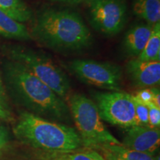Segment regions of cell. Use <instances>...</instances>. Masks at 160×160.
<instances>
[{
  "label": "cell",
  "instance_id": "6da1fadb",
  "mask_svg": "<svg viewBox=\"0 0 160 160\" xmlns=\"http://www.w3.org/2000/svg\"><path fill=\"white\" fill-rule=\"evenodd\" d=\"M6 93L33 114L71 125L72 118L66 101L25 66L8 59L2 65Z\"/></svg>",
  "mask_w": 160,
  "mask_h": 160
},
{
  "label": "cell",
  "instance_id": "7402d4cb",
  "mask_svg": "<svg viewBox=\"0 0 160 160\" xmlns=\"http://www.w3.org/2000/svg\"><path fill=\"white\" fill-rule=\"evenodd\" d=\"M13 120V115L10 111L7 102L0 97V121L11 122Z\"/></svg>",
  "mask_w": 160,
  "mask_h": 160
},
{
  "label": "cell",
  "instance_id": "ffe728a7",
  "mask_svg": "<svg viewBox=\"0 0 160 160\" xmlns=\"http://www.w3.org/2000/svg\"><path fill=\"white\" fill-rule=\"evenodd\" d=\"M11 144V137L8 130L0 124V159L8 151Z\"/></svg>",
  "mask_w": 160,
  "mask_h": 160
},
{
  "label": "cell",
  "instance_id": "cb8c5ba5",
  "mask_svg": "<svg viewBox=\"0 0 160 160\" xmlns=\"http://www.w3.org/2000/svg\"><path fill=\"white\" fill-rule=\"evenodd\" d=\"M51 1L53 2L72 4V5H75V4L85 2H89L90 0H51Z\"/></svg>",
  "mask_w": 160,
  "mask_h": 160
},
{
  "label": "cell",
  "instance_id": "484cf974",
  "mask_svg": "<svg viewBox=\"0 0 160 160\" xmlns=\"http://www.w3.org/2000/svg\"><path fill=\"white\" fill-rule=\"evenodd\" d=\"M97 151L98 153H99L102 157L105 158L106 160H122L119 159V158L114 157L113 155L111 154L110 153H108V152L104 151Z\"/></svg>",
  "mask_w": 160,
  "mask_h": 160
},
{
  "label": "cell",
  "instance_id": "d6986e66",
  "mask_svg": "<svg viewBox=\"0 0 160 160\" xmlns=\"http://www.w3.org/2000/svg\"><path fill=\"white\" fill-rule=\"evenodd\" d=\"M148 110V126L159 128L160 126V108L153 102L145 105Z\"/></svg>",
  "mask_w": 160,
  "mask_h": 160
},
{
  "label": "cell",
  "instance_id": "44dd1931",
  "mask_svg": "<svg viewBox=\"0 0 160 160\" xmlns=\"http://www.w3.org/2000/svg\"><path fill=\"white\" fill-rule=\"evenodd\" d=\"M133 97L140 102L145 104H148L153 101V92L151 88H142L139 89L136 93L133 95Z\"/></svg>",
  "mask_w": 160,
  "mask_h": 160
},
{
  "label": "cell",
  "instance_id": "5b68a950",
  "mask_svg": "<svg viewBox=\"0 0 160 160\" xmlns=\"http://www.w3.org/2000/svg\"><path fill=\"white\" fill-rule=\"evenodd\" d=\"M67 104L84 148L102 144L122 145L104 125L93 100L82 93H74L69 96Z\"/></svg>",
  "mask_w": 160,
  "mask_h": 160
},
{
  "label": "cell",
  "instance_id": "277c9868",
  "mask_svg": "<svg viewBox=\"0 0 160 160\" xmlns=\"http://www.w3.org/2000/svg\"><path fill=\"white\" fill-rule=\"evenodd\" d=\"M2 51L8 59L22 65L37 78L45 83L58 96L67 101L71 90L70 79L51 57L17 44H6Z\"/></svg>",
  "mask_w": 160,
  "mask_h": 160
},
{
  "label": "cell",
  "instance_id": "2e32d148",
  "mask_svg": "<svg viewBox=\"0 0 160 160\" xmlns=\"http://www.w3.org/2000/svg\"><path fill=\"white\" fill-rule=\"evenodd\" d=\"M0 10L22 23L33 17V11L23 0H0Z\"/></svg>",
  "mask_w": 160,
  "mask_h": 160
},
{
  "label": "cell",
  "instance_id": "e0dca14e",
  "mask_svg": "<svg viewBox=\"0 0 160 160\" xmlns=\"http://www.w3.org/2000/svg\"><path fill=\"white\" fill-rule=\"evenodd\" d=\"M137 59L147 62L160 61V22L153 26L151 34Z\"/></svg>",
  "mask_w": 160,
  "mask_h": 160
},
{
  "label": "cell",
  "instance_id": "3957f363",
  "mask_svg": "<svg viewBox=\"0 0 160 160\" xmlns=\"http://www.w3.org/2000/svg\"><path fill=\"white\" fill-rule=\"evenodd\" d=\"M13 131L20 142L33 150L70 152L84 148L74 128L46 119L27 111L20 112Z\"/></svg>",
  "mask_w": 160,
  "mask_h": 160
},
{
  "label": "cell",
  "instance_id": "52a82bcc",
  "mask_svg": "<svg viewBox=\"0 0 160 160\" xmlns=\"http://www.w3.org/2000/svg\"><path fill=\"white\" fill-rule=\"evenodd\" d=\"M100 117L112 125L128 129L136 125L133 95L122 91L93 93Z\"/></svg>",
  "mask_w": 160,
  "mask_h": 160
},
{
  "label": "cell",
  "instance_id": "7c38bea8",
  "mask_svg": "<svg viewBox=\"0 0 160 160\" xmlns=\"http://www.w3.org/2000/svg\"><path fill=\"white\" fill-rule=\"evenodd\" d=\"M102 158L99 153L89 148L70 152L33 150L31 153V160H102Z\"/></svg>",
  "mask_w": 160,
  "mask_h": 160
},
{
  "label": "cell",
  "instance_id": "5bb4252c",
  "mask_svg": "<svg viewBox=\"0 0 160 160\" xmlns=\"http://www.w3.org/2000/svg\"><path fill=\"white\" fill-rule=\"evenodd\" d=\"M95 151H104L110 153L114 157L122 160H159V155L157 157L148 153L132 150L124 147L122 145L116 144H102L89 148Z\"/></svg>",
  "mask_w": 160,
  "mask_h": 160
},
{
  "label": "cell",
  "instance_id": "8992f818",
  "mask_svg": "<svg viewBox=\"0 0 160 160\" xmlns=\"http://www.w3.org/2000/svg\"><path fill=\"white\" fill-rule=\"evenodd\" d=\"M63 66L83 83L110 91H121L123 73L117 64L76 59L63 63Z\"/></svg>",
  "mask_w": 160,
  "mask_h": 160
},
{
  "label": "cell",
  "instance_id": "9c48e42d",
  "mask_svg": "<svg viewBox=\"0 0 160 160\" xmlns=\"http://www.w3.org/2000/svg\"><path fill=\"white\" fill-rule=\"evenodd\" d=\"M121 143L128 148L155 156L160 145L159 128L148 125L132 126L128 128Z\"/></svg>",
  "mask_w": 160,
  "mask_h": 160
},
{
  "label": "cell",
  "instance_id": "603a6c76",
  "mask_svg": "<svg viewBox=\"0 0 160 160\" xmlns=\"http://www.w3.org/2000/svg\"><path fill=\"white\" fill-rule=\"evenodd\" d=\"M152 92H153V101L152 102L155 104L156 105L160 108V92L159 89L157 87L151 88Z\"/></svg>",
  "mask_w": 160,
  "mask_h": 160
},
{
  "label": "cell",
  "instance_id": "9a60e30c",
  "mask_svg": "<svg viewBox=\"0 0 160 160\" xmlns=\"http://www.w3.org/2000/svg\"><path fill=\"white\" fill-rule=\"evenodd\" d=\"M133 13L152 26L160 22V0H135Z\"/></svg>",
  "mask_w": 160,
  "mask_h": 160
},
{
  "label": "cell",
  "instance_id": "ac0fdd59",
  "mask_svg": "<svg viewBox=\"0 0 160 160\" xmlns=\"http://www.w3.org/2000/svg\"><path fill=\"white\" fill-rule=\"evenodd\" d=\"M135 105V120L136 125H148V110L145 104L140 102L133 97Z\"/></svg>",
  "mask_w": 160,
  "mask_h": 160
},
{
  "label": "cell",
  "instance_id": "30bf717a",
  "mask_svg": "<svg viewBox=\"0 0 160 160\" xmlns=\"http://www.w3.org/2000/svg\"><path fill=\"white\" fill-rule=\"evenodd\" d=\"M125 73L138 88L157 87L160 83V61H141L133 58L125 65Z\"/></svg>",
  "mask_w": 160,
  "mask_h": 160
},
{
  "label": "cell",
  "instance_id": "4fadbf2b",
  "mask_svg": "<svg viewBox=\"0 0 160 160\" xmlns=\"http://www.w3.org/2000/svg\"><path fill=\"white\" fill-rule=\"evenodd\" d=\"M0 36L9 39L31 41L32 37L29 29L24 23L13 19L0 10Z\"/></svg>",
  "mask_w": 160,
  "mask_h": 160
},
{
  "label": "cell",
  "instance_id": "8fae6325",
  "mask_svg": "<svg viewBox=\"0 0 160 160\" xmlns=\"http://www.w3.org/2000/svg\"><path fill=\"white\" fill-rule=\"evenodd\" d=\"M153 26L147 23L133 25L125 33L122 50L129 57L137 58L140 54L151 34Z\"/></svg>",
  "mask_w": 160,
  "mask_h": 160
},
{
  "label": "cell",
  "instance_id": "ba28073f",
  "mask_svg": "<svg viewBox=\"0 0 160 160\" xmlns=\"http://www.w3.org/2000/svg\"><path fill=\"white\" fill-rule=\"evenodd\" d=\"M88 18L96 31L113 37L122 31L126 25L127 5L125 0H90Z\"/></svg>",
  "mask_w": 160,
  "mask_h": 160
},
{
  "label": "cell",
  "instance_id": "4316f807",
  "mask_svg": "<svg viewBox=\"0 0 160 160\" xmlns=\"http://www.w3.org/2000/svg\"><path fill=\"white\" fill-rule=\"evenodd\" d=\"M102 160H106V159H105V158H104V157H103V158H102Z\"/></svg>",
  "mask_w": 160,
  "mask_h": 160
},
{
  "label": "cell",
  "instance_id": "d4e9b609",
  "mask_svg": "<svg viewBox=\"0 0 160 160\" xmlns=\"http://www.w3.org/2000/svg\"><path fill=\"white\" fill-rule=\"evenodd\" d=\"M0 97H1L3 100L7 102V93H6L5 86H4L3 84L1 72H0Z\"/></svg>",
  "mask_w": 160,
  "mask_h": 160
},
{
  "label": "cell",
  "instance_id": "7a4b0ae2",
  "mask_svg": "<svg viewBox=\"0 0 160 160\" xmlns=\"http://www.w3.org/2000/svg\"><path fill=\"white\" fill-rule=\"evenodd\" d=\"M32 40L56 51H80L93 45V38L79 13L70 10L45 9L32 18Z\"/></svg>",
  "mask_w": 160,
  "mask_h": 160
}]
</instances>
